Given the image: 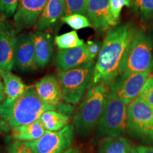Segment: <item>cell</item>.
<instances>
[{"label":"cell","mask_w":153,"mask_h":153,"mask_svg":"<svg viewBox=\"0 0 153 153\" xmlns=\"http://www.w3.org/2000/svg\"><path fill=\"white\" fill-rule=\"evenodd\" d=\"M4 87L5 100L0 105L10 106L23 95L28 86H26L20 77L15 75L11 71L0 70Z\"/></svg>","instance_id":"18"},{"label":"cell","mask_w":153,"mask_h":153,"mask_svg":"<svg viewBox=\"0 0 153 153\" xmlns=\"http://www.w3.org/2000/svg\"><path fill=\"white\" fill-rule=\"evenodd\" d=\"M131 6L143 25L153 21V0H131Z\"/></svg>","instance_id":"22"},{"label":"cell","mask_w":153,"mask_h":153,"mask_svg":"<svg viewBox=\"0 0 153 153\" xmlns=\"http://www.w3.org/2000/svg\"><path fill=\"white\" fill-rule=\"evenodd\" d=\"M65 0H48L36 25L37 30H45L53 27L64 16Z\"/></svg>","instance_id":"17"},{"label":"cell","mask_w":153,"mask_h":153,"mask_svg":"<svg viewBox=\"0 0 153 153\" xmlns=\"http://www.w3.org/2000/svg\"><path fill=\"white\" fill-rule=\"evenodd\" d=\"M153 65V34L137 30L119 68V75L132 72H150Z\"/></svg>","instance_id":"4"},{"label":"cell","mask_w":153,"mask_h":153,"mask_svg":"<svg viewBox=\"0 0 153 153\" xmlns=\"http://www.w3.org/2000/svg\"><path fill=\"white\" fill-rule=\"evenodd\" d=\"M127 107L114 93L108 91L106 108L97 128V138L117 137L126 133Z\"/></svg>","instance_id":"7"},{"label":"cell","mask_w":153,"mask_h":153,"mask_svg":"<svg viewBox=\"0 0 153 153\" xmlns=\"http://www.w3.org/2000/svg\"><path fill=\"white\" fill-rule=\"evenodd\" d=\"M108 95V87L104 85H94L88 89L72 120L78 136L87 137L98 126L106 108Z\"/></svg>","instance_id":"3"},{"label":"cell","mask_w":153,"mask_h":153,"mask_svg":"<svg viewBox=\"0 0 153 153\" xmlns=\"http://www.w3.org/2000/svg\"><path fill=\"white\" fill-rule=\"evenodd\" d=\"M86 48L89 55H90L91 58L94 60V59L97 57L99 56V53H100L101 45L97 41H89L87 43H85Z\"/></svg>","instance_id":"30"},{"label":"cell","mask_w":153,"mask_h":153,"mask_svg":"<svg viewBox=\"0 0 153 153\" xmlns=\"http://www.w3.org/2000/svg\"><path fill=\"white\" fill-rule=\"evenodd\" d=\"M131 0H110L109 14L110 26H117L120 22V13L124 7H131Z\"/></svg>","instance_id":"24"},{"label":"cell","mask_w":153,"mask_h":153,"mask_svg":"<svg viewBox=\"0 0 153 153\" xmlns=\"http://www.w3.org/2000/svg\"><path fill=\"white\" fill-rule=\"evenodd\" d=\"M65 153H81V152L77 148H70Z\"/></svg>","instance_id":"34"},{"label":"cell","mask_w":153,"mask_h":153,"mask_svg":"<svg viewBox=\"0 0 153 153\" xmlns=\"http://www.w3.org/2000/svg\"><path fill=\"white\" fill-rule=\"evenodd\" d=\"M95 63L90 62L68 71L58 72L57 78L62 88L64 101L76 105L91 87Z\"/></svg>","instance_id":"6"},{"label":"cell","mask_w":153,"mask_h":153,"mask_svg":"<svg viewBox=\"0 0 153 153\" xmlns=\"http://www.w3.org/2000/svg\"><path fill=\"white\" fill-rule=\"evenodd\" d=\"M140 96L153 109V76H150Z\"/></svg>","instance_id":"28"},{"label":"cell","mask_w":153,"mask_h":153,"mask_svg":"<svg viewBox=\"0 0 153 153\" xmlns=\"http://www.w3.org/2000/svg\"><path fill=\"white\" fill-rule=\"evenodd\" d=\"M109 1L110 0H88L87 15L94 29L104 31L111 27Z\"/></svg>","instance_id":"15"},{"label":"cell","mask_w":153,"mask_h":153,"mask_svg":"<svg viewBox=\"0 0 153 153\" xmlns=\"http://www.w3.org/2000/svg\"><path fill=\"white\" fill-rule=\"evenodd\" d=\"M11 131V127L4 120L0 118V136L9 133Z\"/></svg>","instance_id":"32"},{"label":"cell","mask_w":153,"mask_h":153,"mask_svg":"<svg viewBox=\"0 0 153 153\" xmlns=\"http://www.w3.org/2000/svg\"><path fill=\"white\" fill-rule=\"evenodd\" d=\"M31 34L35 48L36 58L38 68L46 67L52 60L53 54V39L46 32L36 30Z\"/></svg>","instance_id":"16"},{"label":"cell","mask_w":153,"mask_h":153,"mask_svg":"<svg viewBox=\"0 0 153 153\" xmlns=\"http://www.w3.org/2000/svg\"><path fill=\"white\" fill-rule=\"evenodd\" d=\"M45 131L41 120H38L33 123L12 128L11 137L20 142H30L41 138Z\"/></svg>","instance_id":"19"},{"label":"cell","mask_w":153,"mask_h":153,"mask_svg":"<svg viewBox=\"0 0 153 153\" xmlns=\"http://www.w3.org/2000/svg\"><path fill=\"white\" fill-rule=\"evenodd\" d=\"M94 62L88 53L86 45L75 48L59 50L56 57V68L58 72L82 67Z\"/></svg>","instance_id":"14"},{"label":"cell","mask_w":153,"mask_h":153,"mask_svg":"<svg viewBox=\"0 0 153 153\" xmlns=\"http://www.w3.org/2000/svg\"><path fill=\"white\" fill-rule=\"evenodd\" d=\"M55 43L60 50L75 48L83 46L85 44L83 40L80 39L75 30H71L62 35L56 36L55 37Z\"/></svg>","instance_id":"23"},{"label":"cell","mask_w":153,"mask_h":153,"mask_svg":"<svg viewBox=\"0 0 153 153\" xmlns=\"http://www.w3.org/2000/svg\"><path fill=\"white\" fill-rule=\"evenodd\" d=\"M152 70H153V65H152Z\"/></svg>","instance_id":"36"},{"label":"cell","mask_w":153,"mask_h":153,"mask_svg":"<svg viewBox=\"0 0 153 153\" xmlns=\"http://www.w3.org/2000/svg\"><path fill=\"white\" fill-rule=\"evenodd\" d=\"M74 133V126L68 124L60 131H46L41 138L24 143L36 153H65L73 143Z\"/></svg>","instance_id":"8"},{"label":"cell","mask_w":153,"mask_h":153,"mask_svg":"<svg viewBox=\"0 0 153 153\" xmlns=\"http://www.w3.org/2000/svg\"><path fill=\"white\" fill-rule=\"evenodd\" d=\"M7 150V153H36L24 143L16 140L9 143Z\"/></svg>","instance_id":"29"},{"label":"cell","mask_w":153,"mask_h":153,"mask_svg":"<svg viewBox=\"0 0 153 153\" xmlns=\"http://www.w3.org/2000/svg\"><path fill=\"white\" fill-rule=\"evenodd\" d=\"M61 20L74 30H79L91 26L89 19L82 14H74L70 16H62Z\"/></svg>","instance_id":"25"},{"label":"cell","mask_w":153,"mask_h":153,"mask_svg":"<svg viewBox=\"0 0 153 153\" xmlns=\"http://www.w3.org/2000/svg\"><path fill=\"white\" fill-rule=\"evenodd\" d=\"M127 131L133 139L153 147V109L140 95L127 107Z\"/></svg>","instance_id":"5"},{"label":"cell","mask_w":153,"mask_h":153,"mask_svg":"<svg viewBox=\"0 0 153 153\" xmlns=\"http://www.w3.org/2000/svg\"><path fill=\"white\" fill-rule=\"evenodd\" d=\"M5 100V93H4V87L2 77H1V73H0V104Z\"/></svg>","instance_id":"33"},{"label":"cell","mask_w":153,"mask_h":153,"mask_svg":"<svg viewBox=\"0 0 153 153\" xmlns=\"http://www.w3.org/2000/svg\"><path fill=\"white\" fill-rule=\"evenodd\" d=\"M2 152H1V147H0V153H1Z\"/></svg>","instance_id":"35"},{"label":"cell","mask_w":153,"mask_h":153,"mask_svg":"<svg viewBox=\"0 0 153 153\" xmlns=\"http://www.w3.org/2000/svg\"><path fill=\"white\" fill-rule=\"evenodd\" d=\"M18 4L19 0H0V20L14 17Z\"/></svg>","instance_id":"27"},{"label":"cell","mask_w":153,"mask_h":153,"mask_svg":"<svg viewBox=\"0 0 153 153\" xmlns=\"http://www.w3.org/2000/svg\"><path fill=\"white\" fill-rule=\"evenodd\" d=\"M48 1V0H19L18 8L13 17L16 33L36 26Z\"/></svg>","instance_id":"10"},{"label":"cell","mask_w":153,"mask_h":153,"mask_svg":"<svg viewBox=\"0 0 153 153\" xmlns=\"http://www.w3.org/2000/svg\"><path fill=\"white\" fill-rule=\"evenodd\" d=\"M131 148L128 140L125 137H106L100 140L98 153H130Z\"/></svg>","instance_id":"21"},{"label":"cell","mask_w":153,"mask_h":153,"mask_svg":"<svg viewBox=\"0 0 153 153\" xmlns=\"http://www.w3.org/2000/svg\"><path fill=\"white\" fill-rule=\"evenodd\" d=\"M137 28L127 22L108 30L95 63L91 87L104 85L109 87L119 75V68Z\"/></svg>","instance_id":"1"},{"label":"cell","mask_w":153,"mask_h":153,"mask_svg":"<svg viewBox=\"0 0 153 153\" xmlns=\"http://www.w3.org/2000/svg\"><path fill=\"white\" fill-rule=\"evenodd\" d=\"M38 97L49 106L59 107L64 101L62 88L57 77L53 74L44 76L33 85Z\"/></svg>","instance_id":"13"},{"label":"cell","mask_w":153,"mask_h":153,"mask_svg":"<svg viewBox=\"0 0 153 153\" xmlns=\"http://www.w3.org/2000/svg\"><path fill=\"white\" fill-rule=\"evenodd\" d=\"M150 76V72L120 74L108 87V91L114 93L128 106L140 95Z\"/></svg>","instance_id":"9"},{"label":"cell","mask_w":153,"mask_h":153,"mask_svg":"<svg viewBox=\"0 0 153 153\" xmlns=\"http://www.w3.org/2000/svg\"><path fill=\"white\" fill-rule=\"evenodd\" d=\"M88 0H65V8L64 16L79 14L85 15L87 14Z\"/></svg>","instance_id":"26"},{"label":"cell","mask_w":153,"mask_h":153,"mask_svg":"<svg viewBox=\"0 0 153 153\" xmlns=\"http://www.w3.org/2000/svg\"><path fill=\"white\" fill-rule=\"evenodd\" d=\"M39 120L44 128L48 131H59L68 125L70 116L58 111H46L41 115Z\"/></svg>","instance_id":"20"},{"label":"cell","mask_w":153,"mask_h":153,"mask_svg":"<svg viewBox=\"0 0 153 153\" xmlns=\"http://www.w3.org/2000/svg\"><path fill=\"white\" fill-rule=\"evenodd\" d=\"M130 153H131V152H130Z\"/></svg>","instance_id":"37"},{"label":"cell","mask_w":153,"mask_h":153,"mask_svg":"<svg viewBox=\"0 0 153 153\" xmlns=\"http://www.w3.org/2000/svg\"><path fill=\"white\" fill-rule=\"evenodd\" d=\"M58 111L70 116L73 108L70 104H62L59 107L49 106L38 97L33 86H28L21 97L10 106L0 105V118L9 124L11 128L29 124L39 120L46 111Z\"/></svg>","instance_id":"2"},{"label":"cell","mask_w":153,"mask_h":153,"mask_svg":"<svg viewBox=\"0 0 153 153\" xmlns=\"http://www.w3.org/2000/svg\"><path fill=\"white\" fill-rule=\"evenodd\" d=\"M131 153H153V147L148 145H135L131 148Z\"/></svg>","instance_id":"31"},{"label":"cell","mask_w":153,"mask_h":153,"mask_svg":"<svg viewBox=\"0 0 153 153\" xmlns=\"http://www.w3.org/2000/svg\"><path fill=\"white\" fill-rule=\"evenodd\" d=\"M16 34L12 22L0 20V70L11 71L14 68Z\"/></svg>","instance_id":"12"},{"label":"cell","mask_w":153,"mask_h":153,"mask_svg":"<svg viewBox=\"0 0 153 153\" xmlns=\"http://www.w3.org/2000/svg\"><path fill=\"white\" fill-rule=\"evenodd\" d=\"M14 68L22 72H33L38 68L30 33L21 34L16 37Z\"/></svg>","instance_id":"11"}]
</instances>
